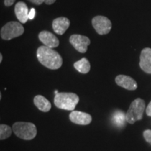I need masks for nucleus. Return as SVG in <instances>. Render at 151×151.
<instances>
[{
	"mask_svg": "<svg viewBox=\"0 0 151 151\" xmlns=\"http://www.w3.org/2000/svg\"><path fill=\"white\" fill-rule=\"evenodd\" d=\"M69 120L73 123L80 125H88L91 123L92 116L88 113L78 111H72L69 114Z\"/></svg>",
	"mask_w": 151,
	"mask_h": 151,
	"instance_id": "8",
	"label": "nucleus"
},
{
	"mask_svg": "<svg viewBox=\"0 0 151 151\" xmlns=\"http://www.w3.org/2000/svg\"><path fill=\"white\" fill-rule=\"evenodd\" d=\"M12 129L17 137L26 141L35 139L37 134V127L32 122H16L13 124Z\"/></svg>",
	"mask_w": 151,
	"mask_h": 151,
	"instance_id": "3",
	"label": "nucleus"
},
{
	"mask_svg": "<svg viewBox=\"0 0 151 151\" xmlns=\"http://www.w3.org/2000/svg\"><path fill=\"white\" fill-rule=\"evenodd\" d=\"M146 113L147 116L151 117V101H150V102L148 104V106L146 107Z\"/></svg>",
	"mask_w": 151,
	"mask_h": 151,
	"instance_id": "20",
	"label": "nucleus"
},
{
	"mask_svg": "<svg viewBox=\"0 0 151 151\" xmlns=\"http://www.w3.org/2000/svg\"><path fill=\"white\" fill-rule=\"evenodd\" d=\"M143 137H144L145 140L146 142L150 143L151 145V129H147L143 132Z\"/></svg>",
	"mask_w": 151,
	"mask_h": 151,
	"instance_id": "18",
	"label": "nucleus"
},
{
	"mask_svg": "<svg viewBox=\"0 0 151 151\" xmlns=\"http://www.w3.org/2000/svg\"><path fill=\"white\" fill-rule=\"evenodd\" d=\"M70 26V20L65 17H59L52 21V29L56 34L62 35Z\"/></svg>",
	"mask_w": 151,
	"mask_h": 151,
	"instance_id": "11",
	"label": "nucleus"
},
{
	"mask_svg": "<svg viewBox=\"0 0 151 151\" xmlns=\"http://www.w3.org/2000/svg\"><path fill=\"white\" fill-rule=\"evenodd\" d=\"M92 24L93 27L100 35H104L110 32L112 24L108 18L102 16L94 17L92 20Z\"/></svg>",
	"mask_w": 151,
	"mask_h": 151,
	"instance_id": "6",
	"label": "nucleus"
},
{
	"mask_svg": "<svg viewBox=\"0 0 151 151\" xmlns=\"http://www.w3.org/2000/svg\"><path fill=\"white\" fill-rule=\"evenodd\" d=\"M15 14L16 18L21 23H25L29 19V11L27 4L23 1H19L15 6Z\"/></svg>",
	"mask_w": 151,
	"mask_h": 151,
	"instance_id": "13",
	"label": "nucleus"
},
{
	"mask_svg": "<svg viewBox=\"0 0 151 151\" xmlns=\"http://www.w3.org/2000/svg\"><path fill=\"white\" fill-rule=\"evenodd\" d=\"M34 104L42 112H48L51 109V103L42 95H37L34 98Z\"/></svg>",
	"mask_w": 151,
	"mask_h": 151,
	"instance_id": "14",
	"label": "nucleus"
},
{
	"mask_svg": "<svg viewBox=\"0 0 151 151\" xmlns=\"http://www.w3.org/2000/svg\"><path fill=\"white\" fill-rule=\"evenodd\" d=\"M12 131L13 129L7 124H0V140H5L10 137Z\"/></svg>",
	"mask_w": 151,
	"mask_h": 151,
	"instance_id": "17",
	"label": "nucleus"
},
{
	"mask_svg": "<svg viewBox=\"0 0 151 151\" xmlns=\"http://www.w3.org/2000/svg\"><path fill=\"white\" fill-rule=\"evenodd\" d=\"M24 27L19 22L11 21L7 22L1 29V38L4 40H11L18 37L24 33Z\"/></svg>",
	"mask_w": 151,
	"mask_h": 151,
	"instance_id": "5",
	"label": "nucleus"
},
{
	"mask_svg": "<svg viewBox=\"0 0 151 151\" xmlns=\"http://www.w3.org/2000/svg\"><path fill=\"white\" fill-rule=\"evenodd\" d=\"M37 57L41 65L52 70L60 69L63 63L61 55L53 48L46 46H41L38 48Z\"/></svg>",
	"mask_w": 151,
	"mask_h": 151,
	"instance_id": "1",
	"label": "nucleus"
},
{
	"mask_svg": "<svg viewBox=\"0 0 151 151\" xmlns=\"http://www.w3.org/2000/svg\"><path fill=\"white\" fill-rule=\"evenodd\" d=\"M69 42L76 50L81 53H85L88 50V47L90 44L88 37L81 35H73L69 38Z\"/></svg>",
	"mask_w": 151,
	"mask_h": 151,
	"instance_id": "7",
	"label": "nucleus"
},
{
	"mask_svg": "<svg viewBox=\"0 0 151 151\" xmlns=\"http://www.w3.org/2000/svg\"><path fill=\"white\" fill-rule=\"evenodd\" d=\"M74 68L81 73H88L90 70V63L86 58H81L74 63Z\"/></svg>",
	"mask_w": 151,
	"mask_h": 151,
	"instance_id": "15",
	"label": "nucleus"
},
{
	"mask_svg": "<svg viewBox=\"0 0 151 151\" xmlns=\"http://www.w3.org/2000/svg\"><path fill=\"white\" fill-rule=\"evenodd\" d=\"M116 83L118 86L128 90H135L138 87L134 79L126 75H118L116 76Z\"/></svg>",
	"mask_w": 151,
	"mask_h": 151,
	"instance_id": "12",
	"label": "nucleus"
},
{
	"mask_svg": "<svg viewBox=\"0 0 151 151\" xmlns=\"http://www.w3.org/2000/svg\"><path fill=\"white\" fill-rule=\"evenodd\" d=\"M139 66L144 72L151 74V48L143 49L141 52Z\"/></svg>",
	"mask_w": 151,
	"mask_h": 151,
	"instance_id": "10",
	"label": "nucleus"
},
{
	"mask_svg": "<svg viewBox=\"0 0 151 151\" xmlns=\"http://www.w3.org/2000/svg\"><path fill=\"white\" fill-rule=\"evenodd\" d=\"M79 97L73 92H59L55 94L54 104L58 109L67 111H73L78 104Z\"/></svg>",
	"mask_w": 151,
	"mask_h": 151,
	"instance_id": "2",
	"label": "nucleus"
},
{
	"mask_svg": "<svg viewBox=\"0 0 151 151\" xmlns=\"http://www.w3.org/2000/svg\"><path fill=\"white\" fill-rule=\"evenodd\" d=\"M35 9L32 8L31 9V11H29V19H33L35 18Z\"/></svg>",
	"mask_w": 151,
	"mask_h": 151,
	"instance_id": "22",
	"label": "nucleus"
},
{
	"mask_svg": "<svg viewBox=\"0 0 151 151\" xmlns=\"http://www.w3.org/2000/svg\"><path fill=\"white\" fill-rule=\"evenodd\" d=\"M2 59H3V55H2V54H0V62H2Z\"/></svg>",
	"mask_w": 151,
	"mask_h": 151,
	"instance_id": "24",
	"label": "nucleus"
},
{
	"mask_svg": "<svg viewBox=\"0 0 151 151\" xmlns=\"http://www.w3.org/2000/svg\"><path fill=\"white\" fill-rule=\"evenodd\" d=\"M56 0H44V3L47 5H51L55 2Z\"/></svg>",
	"mask_w": 151,
	"mask_h": 151,
	"instance_id": "23",
	"label": "nucleus"
},
{
	"mask_svg": "<svg viewBox=\"0 0 151 151\" xmlns=\"http://www.w3.org/2000/svg\"><path fill=\"white\" fill-rule=\"evenodd\" d=\"M113 120L116 125L119 127H121L124 125L125 121H127V120H126V114H124L122 111H116L114 114H113Z\"/></svg>",
	"mask_w": 151,
	"mask_h": 151,
	"instance_id": "16",
	"label": "nucleus"
},
{
	"mask_svg": "<svg viewBox=\"0 0 151 151\" xmlns=\"http://www.w3.org/2000/svg\"><path fill=\"white\" fill-rule=\"evenodd\" d=\"M58 93H59V92H58V90H55V94H58Z\"/></svg>",
	"mask_w": 151,
	"mask_h": 151,
	"instance_id": "25",
	"label": "nucleus"
},
{
	"mask_svg": "<svg viewBox=\"0 0 151 151\" xmlns=\"http://www.w3.org/2000/svg\"><path fill=\"white\" fill-rule=\"evenodd\" d=\"M28 1L36 5H41L43 2H44V0H28Z\"/></svg>",
	"mask_w": 151,
	"mask_h": 151,
	"instance_id": "21",
	"label": "nucleus"
},
{
	"mask_svg": "<svg viewBox=\"0 0 151 151\" xmlns=\"http://www.w3.org/2000/svg\"><path fill=\"white\" fill-rule=\"evenodd\" d=\"M39 39L44 46L48 48H54L59 46V39L50 32L43 30L39 34Z\"/></svg>",
	"mask_w": 151,
	"mask_h": 151,
	"instance_id": "9",
	"label": "nucleus"
},
{
	"mask_svg": "<svg viewBox=\"0 0 151 151\" xmlns=\"http://www.w3.org/2000/svg\"><path fill=\"white\" fill-rule=\"evenodd\" d=\"M146 109L144 100L137 98L131 103L129 108L126 113V120L129 124H134L138 120L143 118V112Z\"/></svg>",
	"mask_w": 151,
	"mask_h": 151,
	"instance_id": "4",
	"label": "nucleus"
},
{
	"mask_svg": "<svg viewBox=\"0 0 151 151\" xmlns=\"http://www.w3.org/2000/svg\"><path fill=\"white\" fill-rule=\"evenodd\" d=\"M16 0H4V5L6 6L9 7L14 4Z\"/></svg>",
	"mask_w": 151,
	"mask_h": 151,
	"instance_id": "19",
	"label": "nucleus"
}]
</instances>
